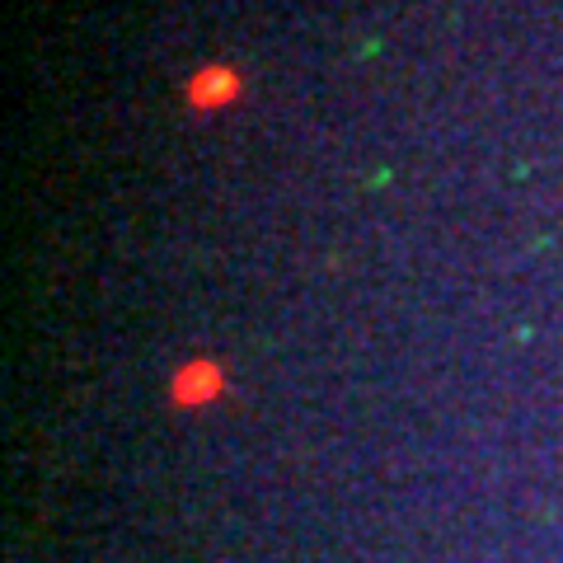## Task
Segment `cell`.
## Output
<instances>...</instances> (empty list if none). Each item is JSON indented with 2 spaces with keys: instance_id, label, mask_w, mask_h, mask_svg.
<instances>
[{
  "instance_id": "6da1fadb",
  "label": "cell",
  "mask_w": 563,
  "mask_h": 563,
  "mask_svg": "<svg viewBox=\"0 0 563 563\" xmlns=\"http://www.w3.org/2000/svg\"><path fill=\"white\" fill-rule=\"evenodd\" d=\"M235 95H240V76H235V70H225V66H207L202 76L192 80L188 103H192V109H217V103L235 99Z\"/></svg>"
},
{
  "instance_id": "7a4b0ae2",
  "label": "cell",
  "mask_w": 563,
  "mask_h": 563,
  "mask_svg": "<svg viewBox=\"0 0 563 563\" xmlns=\"http://www.w3.org/2000/svg\"><path fill=\"white\" fill-rule=\"evenodd\" d=\"M221 390V376H217V366L211 362H192L188 372L179 376V385H174V395H179V404H202Z\"/></svg>"
}]
</instances>
